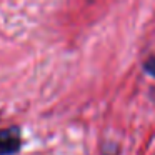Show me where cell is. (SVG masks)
Masks as SVG:
<instances>
[{
	"mask_svg": "<svg viewBox=\"0 0 155 155\" xmlns=\"http://www.w3.org/2000/svg\"><path fill=\"white\" fill-rule=\"evenodd\" d=\"M22 147L20 128L12 125L0 128V155H15Z\"/></svg>",
	"mask_w": 155,
	"mask_h": 155,
	"instance_id": "obj_1",
	"label": "cell"
},
{
	"mask_svg": "<svg viewBox=\"0 0 155 155\" xmlns=\"http://www.w3.org/2000/svg\"><path fill=\"white\" fill-rule=\"evenodd\" d=\"M143 70L147 72L148 75H152V77L155 78V57H150V58H147V60H145Z\"/></svg>",
	"mask_w": 155,
	"mask_h": 155,
	"instance_id": "obj_2",
	"label": "cell"
}]
</instances>
